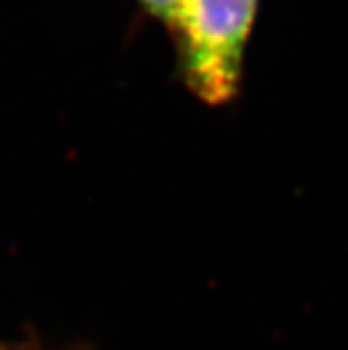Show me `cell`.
<instances>
[{"mask_svg": "<svg viewBox=\"0 0 348 350\" xmlns=\"http://www.w3.org/2000/svg\"><path fill=\"white\" fill-rule=\"evenodd\" d=\"M141 7L155 19H160L168 29L174 25L183 0H139Z\"/></svg>", "mask_w": 348, "mask_h": 350, "instance_id": "obj_2", "label": "cell"}, {"mask_svg": "<svg viewBox=\"0 0 348 350\" xmlns=\"http://www.w3.org/2000/svg\"><path fill=\"white\" fill-rule=\"evenodd\" d=\"M0 350H40L34 346H9V344H0Z\"/></svg>", "mask_w": 348, "mask_h": 350, "instance_id": "obj_3", "label": "cell"}, {"mask_svg": "<svg viewBox=\"0 0 348 350\" xmlns=\"http://www.w3.org/2000/svg\"><path fill=\"white\" fill-rule=\"evenodd\" d=\"M258 0H183L170 34L185 86L208 105L237 97Z\"/></svg>", "mask_w": 348, "mask_h": 350, "instance_id": "obj_1", "label": "cell"}]
</instances>
